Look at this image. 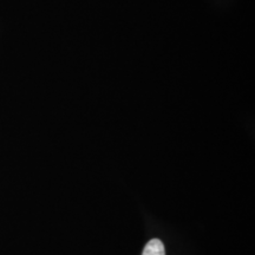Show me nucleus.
<instances>
[{"mask_svg": "<svg viewBox=\"0 0 255 255\" xmlns=\"http://www.w3.org/2000/svg\"><path fill=\"white\" fill-rule=\"evenodd\" d=\"M142 255H165L164 246L161 240L158 239H152L145 245Z\"/></svg>", "mask_w": 255, "mask_h": 255, "instance_id": "obj_1", "label": "nucleus"}]
</instances>
